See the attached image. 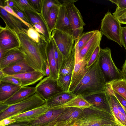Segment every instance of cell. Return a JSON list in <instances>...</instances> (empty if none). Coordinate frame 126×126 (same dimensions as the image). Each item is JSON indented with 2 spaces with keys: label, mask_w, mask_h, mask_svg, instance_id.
Returning a JSON list of instances; mask_svg holds the SVG:
<instances>
[{
  "label": "cell",
  "mask_w": 126,
  "mask_h": 126,
  "mask_svg": "<svg viewBox=\"0 0 126 126\" xmlns=\"http://www.w3.org/2000/svg\"><path fill=\"white\" fill-rule=\"evenodd\" d=\"M61 4L59 1L57 0H43L41 10L40 13L46 23L48 12L50 8L54 6H60Z\"/></svg>",
  "instance_id": "4dcf8cb0"
},
{
  "label": "cell",
  "mask_w": 126,
  "mask_h": 126,
  "mask_svg": "<svg viewBox=\"0 0 126 126\" xmlns=\"http://www.w3.org/2000/svg\"><path fill=\"white\" fill-rule=\"evenodd\" d=\"M75 96L71 92L63 91L47 100L46 103L49 109H51L64 104Z\"/></svg>",
  "instance_id": "44dd1931"
},
{
  "label": "cell",
  "mask_w": 126,
  "mask_h": 126,
  "mask_svg": "<svg viewBox=\"0 0 126 126\" xmlns=\"http://www.w3.org/2000/svg\"><path fill=\"white\" fill-rule=\"evenodd\" d=\"M77 119L71 118L64 121H57L52 126H75Z\"/></svg>",
  "instance_id": "74e56055"
},
{
  "label": "cell",
  "mask_w": 126,
  "mask_h": 126,
  "mask_svg": "<svg viewBox=\"0 0 126 126\" xmlns=\"http://www.w3.org/2000/svg\"><path fill=\"white\" fill-rule=\"evenodd\" d=\"M26 33L29 37L37 43L40 42L42 39H46L44 36L38 32L34 28H29Z\"/></svg>",
  "instance_id": "836d02e7"
},
{
  "label": "cell",
  "mask_w": 126,
  "mask_h": 126,
  "mask_svg": "<svg viewBox=\"0 0 126 126\" xmlns=\"http://www.w3.org/2000/svg\"><path fill=\"white\" fill-rule=\"evenodd\" d=\"M121 39L122 46L124 47L126 51V26L122 27Z\"/></svg>",
  "instance_id": "7bdbcfd3"
},
{
  "label": "cell",
  "mask_w": 126,
  "mask_h": 126,
  "mask_svg": "<svg viewBox=\"0 0 126 126\" xmlns=\"http://www.w3.org/2000/svg\"><path fill=\"white\" fill-rule=\"evenodd\" d=\"M100 48V45H99L95 49L87 64V69H88L98 59Z\"/></svg>",
  "instance_id": "8d00e7d4"
},
{
  "label": "cell",
  "mask_w": 126,
  "mask_h": 126,
  "mask_svg": "<svg viewBox=\"0 0 126 126\" xmlns=\"http://www.w3.org/2000/svg\"><path fill=\"white\" fill-rule=\"evenodd\" d=\"M52 39H53V44L54 57L56 62L59 73L64 59L62 54L58 48L54 40L52 38Z\"/></svg>",
  "instance_id": "e575fe53"
},
{
  "label": "cell",
  "mask_w": 126,
  "mask_h": 126,
  "mask_svg": "<svg viewBox=\"0 0 126 126\" xmlns=\"http://www.w3.org/2000/svg\"><path fill=\"white\" fill-rule=\"evenodd\" d=\"M113 15L121 24H126V8L120 10L116 9Z\"/></svg>",
  "instance_id": "d590c367"
},
{
  "label": "cell",
  "mask_w": 126,
  "mask_h": 126,
  "mask_svg": "<svg viewBox=\"0 0 126 126\" xmlns=\"http://www.w3.org/2000/svg\"><path fill=\"white\" fill-rule=\"evenodd\" d=\"M121 24L111 13L108 11L101 20L100 31L109 39L122 47Z\"/></svg>",
  "instance_id": "8992f818"
},
{
  "label": "cell",
  "mask_w": 126,
  "mask_h": 126,
  "mask_svg": "<svg viewBox=\"0 0 126 126\" xmlns=\"http://www.w3.org/2000/svg\"><path fill=\"white\" fill-rule=\"evenodd\" d=\"M97 30L82 33L77 39L74 41L72 52L77 53L87 44Z\"/></svg>",
  "instance_id": "484cf974"
},
{
  "label": "cell",
  "mask_w": 126,
  "mask_h": 126,
  "mask_svg": "<svg viewBox=\"0 0 126 126\" xmlns=\"http://www.w3.org/2000/svg\"><path fill=\"white\" fill-rule=\"evenodd\" d=\"M46 101L36 93L29 97L10 106L0 113V120L24 113L41 106Z\"/></svg>",
  "instance_id": "5b68a950"
},
{
  "label": "cell",
  "mask_w": 126,
  "mask_h": 126,
  "mask_svg": "<svg viewBox=\"0 0 126 126\" xmlns=\"http://www.w3.org/2000/svg\"><path fill=\"white\" fill-rule=\"evenodd\" d=\"M106 84L115 92L126 100V80L121 78Z\"/></svg>",
  "instance_id": "f1b7e54d"
},
{
  "label": "cell",
  "mask_w": 126,
  "mask_h": 126,
  "mask_svg": "<svg viewBox=\"0 0 126 126\" xmlns=\"http://www.w3.org/2000/svg\"><path fill=\"white\" fill-rule=\"evenodd\" d=\"M77 0H63L65 4L68 16L73 30L74 41L82 34L83 26L85 25L81 14L74 3Z\"/></svg>",
  "instance_id": "52a82bcc"
},
{
  "label": "cell",
  "mask_w": 126,
  "mask_h": 126,
  "mask_svg": "<svg viewBox=\"0 0 126 126\" xmlns=\"http://www.w3.org/2000/svg\"><path fill=\"white\" fill-rule=\"evenodd\" d=\"M76 123L81 126H103L116 124L111 114L92 106L83 110V113L77 119Z\"/></svg>",
  "instance_id": "3957f363"
},
{
  "label": "cell",
  "mask_w": 126,
  "mask_h": 126,
  "mask_svg": "<svg viewBox=\"0 0 126 126\" xmlns=\"http://www.w3.org/2000/svg\"><path fill=\"white\" fill-rule=\"evenodd\" d=\"M10 76L18 79L21 82V86L23 87L34 84L45 76L42 73L35 70Z\"/></svg>",
  "instance_id": "d6986e66"
},
{
  "label": "cell",
  "mask_w": 126,
  "mask_h": 126,
  "mask_svg": "<svg viewBox=\"0 0 126 126\" xmlns=\"http://www.w3.org/2000/svg\"><path fill=\"white\" fill-rule=\"evenodd\" d=\"M46 73L47 75V77H49L50 74V69L48 62L47 60Z\"/></svg>",
  "instance_id": "7dc6e473"
},
{
  "label": "cell",
  "mask_w": 126,
  "mask_h": 126,
  "mask_svg": "<svg viewBox=\"0 0 126 126\" xmlns=\"http://www.w3.org/2000/svg\"><path fill=\"white\" fill-rule=\"evenodd\" d=\"M1 70L6 76L20 74L35 70L28 64L24 59Z\"/></svg>",
  "instance_id": "ffe728a7"
},
{
  "label": "cell",
  "mask_w": 126,
  "mask_h": 126,
  "mask_svg": "<svg viewBox=\"0 0 126 126\" xmlns=\"http://www.w3.org/2000/svg\"><path fill=\"white\" fill-rule=\"evenodd\" d=\"M28 124L29 123L27 122L15 123L6 126H27Z\"/></svg>",
  "instance_id": "bcb514c9"
},
{
  "label": "cell",
  "mask_w": 126,
  "mask_h": 126,
  "mask_svg": "<svg viewBox=\"0 0 126 126\" xmlns=\"http://www.w3.org/2000/svg\"><path fill=\"white\" fill-rule=\"evenodd\" d=\"M88 63L84 59L75 63L72 74L69 92H71L75 89L85 75L88 69L87 68Z\"/></svg>",
  "instance_id": "2e32d148"
},
{
  "label": "cell",
  "mask_w": 126,
  "mask_h": 126,
  "mask_svg": "<svg viewBox=\"0 0 126 126\" xmlns=\"http://www.w3.org/2000/svg\"><path fill=\"white\" fill-rule=\"evenodd\" d=\"M49 109L45 103L39 107L9 118L16 121L14 123H29L38 119L44 114Z\"/></svg>",
  "instance_id": "7c38bea8"
},
{
  "label": "cell",
  "mask_w": 126,
  "mask_h": 126,
  "mask_svg": "<svg viewBox=\"0 0 126 126\" xmlns=\"http://www.w3.org/2000/svg\"><path fill=\"white\" fill-rule=\"evenodd\" d=\"M21 87L20 86L0 80V102H5Z\"/></svg>",
  "instance_id": "603a6c76"
},
{
  "label": "cell",
  "mask_w": 126,
  "mask_h": 126,
  "mask_svg": "<svg viewBox=\"0 0 126 126\" xmlns=\"http://www.w3.org/2000/svg\"><path fill=\"white\" fill-rule=\"evenodd\" d=\"M0 16L5 26L15 32H18L26 33L29 28L24 23L8 12L0 5Z\"/></svg>",
  "instance_id": "4fadbf2b"
},
{
  "label": "cell",
  "mask_w": 126,
  "mask_h": 126,
  "mask_svg": "<svg viewBox=\"0 0 126 126\" xmlns=\"http://www.w3.org/2000/svg\"><path fill=\"white\" fill-rule=\"evenodd\" d=\"M15 32L20 42L19 48L24 54L27 63L35 70L47 76L46 48L48 41L46 39H42L40 42L37 43L25 33L20 32Z\"/></svg>",
  "instance_id": "6da1fadb"
},
{
  "label": "cell",
  "mask_w": 126,
  "mask_h": 126,
  "mask_svg": "<svg viewBox=\"0 0 126 126\" xmlns=\"http://www.w3.org/2000/svg\"><path fill=\"white\" fill-rule=\"evenodd\" d=\"M83 97L92 105V106L104 110L111 114L105 91L93 94Z\"/></svg>",
  "instance_id": "5bb4252c"
},
{
  "label": "cell",
  "mask_w": 126,
  "mask_h": 126,
  "mask_svg": "<svg viewBox=\"0 0 126 126\" xmlns=\"http://www.w3.org/2000/svg\"><path fill=\"white\" fill-rule=\"evenodd\" d=\"M83 110L76 108H65L57 119V121H64L71 118L78 119L83 113Z\"/></svg>",
  "instance_id": "83f0119b"
},
{
  "label": "cell",
  "mask_w": 126,
  "mask_h": 126,
  "mask_svg": "<svg viewBox=\"0 0 126 126\" xmlns=\"http://www.w3.org/2000/svg\"><path fill=\"white\" fill-rule=\"evenodd\" d=\"M47 60L50 69L49 77L53 79H57L59 76V72L56 62L54 57L52 39L47 42L46 48Z\"/></svg>",
  "instance_id": "7402d4cb"
},
{
  "label": "cell",
  "mask_w": 126,
  "mask_h": 126,
  "mask_svg": "<svg viewBox=\"0 0 126 126\" xmlns=\"http://www.w3.org/2000/svg\"><path fill=\"white\" fill-rule=\"evenodd\" d=\"M103 126H118L116 124L115 125H107Z\"/></svg>",
  "instance_id": "f907efd6"
},
{
  "label": "cell",
  "mask_w": 126,
  "mask_h": 126,
  "mask_svg": "<svg viewBox=\"0 0 126 126\" xmlns=\"http://www.w3.org/2000/svg\"><path fill=\"white\" fill-rule=\"evenodd\" d=\"M55 29L73 36V30L68 16L65 4H61Z\"/></svg>",
  "instance_id": "9a60e30c"
},
{
  "label": "cell",
  "mask_w": 126,
  "mask_h": 126,
  "mask_svg": "<svg viewBox=\"0 0 126 126\" xmlns=\"http://www.w3.org/2000/svg\"><path fill=\"white\" fill-rule=\"evenodd\" d=\"M36 93L35 87H22L12 97L5 102L0 103L8 105L9 107L29 97Z\"/></svg>",
  "instance_id": "e0dca14e"
},
{
  "label": "cell",
  "mask_w": 126,
  "mask_h": 126,
  "mask_svg": "<svg viewBox=\"0 0 126 126\" xmlns=\"http://www.w3.org/2000/svg\"><path fill=\"white\" fill-rule=\"evenodd\" d=\"M75 126H80L79 125H77V124H76V125Z\"/></svg>",
  "instance_id": "816d5d0a"
},
{
  "label": "cell",
  "mask_w": 126,
  "mask_h": 126,
  "mask_svg": "<svg viewBox=\"0 0 126 126\" xmlns=\"http://www.w3.org/2000/svg\"><path fill=\"white\" fill-rule=\"evenodd\" d=\"M13 1L18 8L22 12L27 11L38 12L33 8L29 0H13Z\"/></svg>",
  "instance_id": "d6a6232c"
},
{
  "label": "cell",
  "mask_w": 126,
  "mask_h": 126,
  "mask_svg": "<svg viewBox=\"0 0 126 126\" xmlns=\"http://www.w3.org/2000/svg\"><path fill=\"white\" fill-rule=\"evenodd\" d=\"M57 79L49 77H45L36 85V93L46 101L63 91L58 86Z\"/></svg>",
  "instance_id": "9c48e42d"
},
{
  "label": "cell",
  "mask_w": 126,
  "mask_h": 126,
  "mask_svg": "<svg viewBox=\"0 0 126 126\" xmlns=\"http://www.w3.org/2000/svg\"><path fill=\"white\" fill-rule=\"evenodd\" d=\"M103 34L99 30L93 35L87 44L77 54L75 55V63L84 59L88 63L95 49L100 45Z\"/></svg>",
  "instance_id": "8fae6325"
},
{
  "label": "cell",
  "mask_w": 126,
  "mask_h": 126,
  "mask_svg": "<svg viewBox=\"0 0 126 126\" xmlns=\"http://www.w3.org/2000/svg\"><path fill=\"white\" fill-rule=\"evenodd\" d=\"M92 105L87 102L82 96H77L67 103L54 107L52 109H58L68 108H78L83 110L90 107Z\"/></svg>",
  "instance_id": "d4e9b609"
},
{
  "label": "cell",
  "mask_w": 126,
  "mask_h": 126,
  "mask_svg": "<svg viewBox=\"0 0 126 126\" xmlns=\"http://www.w3.org/2000/svg\"><path fill=\"white\" fill-rule=\"evenodd\" d=\"M98 60L106 83L122 78L121 71L112 60L110 48H100Z\"/></svg>",
  "instance_id": "277c9868"
},
{
  "label": "cell",
  "mask_w": 126,
  "mask_h": 126,
  "mask_svg": "<svg viewBox=\"0 0 126 126\" xmlns=\"http://www.w3.org/2000/svg\"><path fill=\"white\" fill-rule=\"evenodd\" d=\"M33 8L38 12L40 13L43 0H29Z\"/></svg>",
  "instance_id": "60d3db41"
},
{
  "label": "cell",
  "mask_w": 126,
  "mask_h": 126,
  "mask_svg": "<svg viewBox=\"0 0 126 126\" xmlns=\"http://www.w3.org/2000/svg\"><path fill=\"white\" fill-rule=\"evenodd\" d=\"M20 43L15 32L5 26H0V48L6 50L19 48Z\"/></svg>",
  "instance_id": "30bf717a"
},
{
  "label": "cell",
  "mask_w": 126,
  "mask_h": 126,
  "mask_svg": "<svg viewBox=\"0 0 126 126\" xmlns=\"http://www.w3.org/2000/svg\"><path fill=\"white\" fill-rule=\"evenodd\" d=\"M106 87V83L98 58L88 69L84 76L71 92L76 96L83 97L105 92Z\"/></svg>",
  "instance_id": "7a4b0ae2"
},
{
  "label": "cell",
  "mask_w": 126,
  "mask_h": 126,
  "mask_svg": "<svg viewBox=\"0 0 126 126\" xmlns=\"http://www.w3.org/2000/svg\"><path fill=\"white\" fill-rule=\"evenodd\" d=\"M16 122L14 119L9 117L7 118L0 121V126H6Z\"/></svg>",
  "instance_id": "ee69618b"
},
{
  "label": "cell",
  "mask_w": 126,
  "mask_h": 126,
  "mask_svg": "<svg viewBox=\"0 0 126 126\" xmlns=\"http://www.w3.org/2000/svg\"><path fill=\"white\" fill-rule=\"evenodd\" d=\"M7 51L0 48V60L2 59Z\"/></svg>",
  "instance_id": "c3c4849f"
},
{
  "label": "cell",
  "mask_w": 126,
  "mask_h": 126,
  "mask_svg": "<svg viewBox=\"0 0 126 126\" xmlns=\"http://www.w3.org/2000/svg\"><path fill=\"white\" fill-rule=\"evenodd\" d=\"M51 38L54 40L64 59L68 58L72 54L74 43L73 36L55 29L51 32Z\"/></svg>",
  "instance_id": "ba28073f"
},
{
  "label": "cell",
  "mask_w": 126,
  "mask_h": 126,
  "mask_svg": "<svg viewBox=\"0 0 126 126\" xmlns=\"http://www.w3.org/2000/svg\"><path fill=\"white\" fill-rule=\"evenodd\" d=\"M25 12L31 23L33 26L36 24H39L43 28L47 35L48 41L51 39V33L47 24L40 13L30 11H25Z\"/></svg>",
  "instance_id": "cb8c5ba5"
},
{
  "label": "cell",
  "mask_w": 126,
  "mask_h": 126,
  "mask_svg": "<svg viewBox=\"0 0 126 126\" xmlns=\"http://www.w3.org/2000/svg\"><path fill=\"white\" fill-rule=\"evenodd\" d=\"M72 73L63 77H58L57 79L58 86L63 91L69 92Z\"/></svg>",
  "instance_id": "1f68e13d"
},
{
  "label": "cell",
  "mask_w": 126,
  "mask_h": 126,
  "mask_svg": "<svg viewBox=\"0 0 126 126\" xmlns=\"http://www.w3.org/2000/svg\"></svg>",
  "instance_id": "f5cc1de1"
},
{
  "label": "cell",
  "mask_w": 126,
  "mask_h": 126,
  "mask_svg": "<svg viewBox=\"0 0 126 126\" xmlns=\"http://www.w3.org/2000/svg\"><path fill=\"white\" fill-rule=\"evenodd\" d=\"M75 64V54L72 52L68 58L64 59L59 72L58 77H63L72 73Z\"/></svg>",
  "instance_id": "4316f807"
},
{
  "label": "cell",
  "mask_w": 126,
  "mask_h": 126,
  "mask_svg": "<svg viewBox=\"0 0 126 126\" xmlns=\"http://www.w3.org/2000/svg\"><path fill=\"white\" fill-rule=\"evenodd\" d=\"M24 55L19 48L7 51L0 60V70L24 59Z\"/></svg>",
  "instance_id": "ac0fdd59"
},
{
  "label": "cell",
  "mask_w": 126,
  "mask_h": 126,
  "mask_svg": "<svg viewBox=\"0 0 126 126\" xmlns=\"http://www.w3.org/2000/svg\"><path fill=\"white\" fill-rule=\"evenodd\" d=\"M6 76L5 74L2 70H0V79H1Z\"/></svg>",
  "instance_id": "681fc988"
},
{
  "label": "cell",
  "mask_w": 126,
  "mask_h": 126,
  "mask_svg": "<svg viewBox=\"0 0 126 126\" xmlns=\"http://www.w3.org/2000/svg\"><path fill=\"white\" fill-rule=\"evenodd\" d=\"M121 72L122 78L126 80V56L125 61L122 66Z\"/></svg>",
  "instance_id": "f6af8a7d"
},
{
  "label": "cell",
  "mask_w": 126,
  "mask_h": 126,
  "mask_svg": "<svg viewBox=\"0 0 126 126\" xmlns=\"http://www.w3.org/2000/svg\"><path fill=\"white\" fill-rule=\"evenodd\" d=\"M60 6H55L51 7L48 12L46 23L51 34L52 31L55 29L59 14Z\"/></svg>",
  "instance_id": "f546056e"
},
{
  "label": "cell",
  "mask_w": 126,
  "mask_h": 126,
  "mask_svg": "<svg viewBox=\"0 0 126 126\" xmlns=\"http://www.w3.org/2000/svg\"><path fill=\"white\" fill-rule=\"evenodd\" d=\"M106 87L110 90L112 93L115 96L126 111V100L115 92L108 84H106Z\"/></svg>",
  "instance_id": "f35d334b"
},
{
  "label": "cell",
  "mask_w": 126,
  "mask_h": 126,
  "mask_svg": "<svg viewBox=\"0 0 126 126\" xmlns=\"http://www.w3.org/2000/svg\"><path fill=\"white\" fill-rule=\"evenodd\" d=\"M117 5L116 9L120 10L126 8V0H109Z\"/></svg>",
  "instance_id": "b9f144b4"
},
{
  "label": "cell",
  "mask_w": 126,
  "mask_h": 126,
  "mask_svg": "<svg viewBox=\"0 0 126 126\" xmlns=\"http://www.w3.org/2000/svg\"><path fill=\"white\" fill-rule=\"evenodd\" d=\"M0 80L21 86V82L18 79L11 76H6L0 79Z\"/></svg>",
  "instance_id": "ab89813d"
}]
</instances>
